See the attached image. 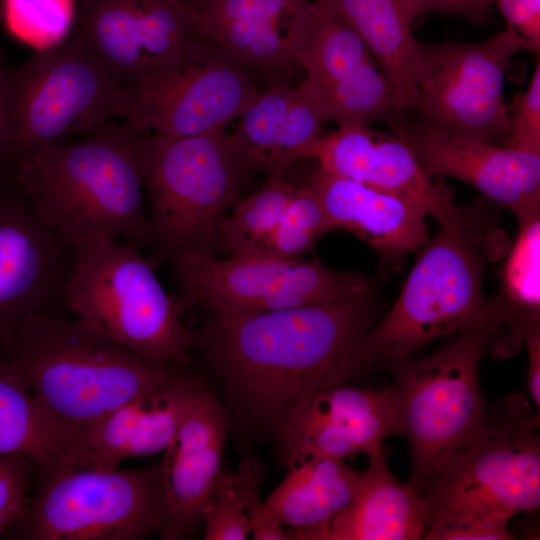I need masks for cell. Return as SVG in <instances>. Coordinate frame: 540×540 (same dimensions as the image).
<instances>
[{"label": "cell", "mask_w": 540, "mask_h": 540, "mask_svg": "<svg viewBox=\"0 0 540 540\" xmlns=\"http://www.w3.org/2000/svg\"><path fill=\"white\" fill-rule=\"evenodd\" d=\"M369 295L231 321L211 316L193 329L192 350L219 381L236 439L270 436L308 396L360 375V347L372 323Z\"/></svg>", "instance_id": "1"}, {"label": "cell", "mask_w": 540, "mask_h": 540, "mask_svg": "<svg viewBox=\"0 0 540 540\" xmlns=\"http://www.w3.org/2000/svg\"><path fill=\"white\" fill-rule=\"evenodd\" d=\"M38 400L65 438L70 466L78 440L120 406L169 383L188 365L150 360L87 322L31 314L0 361Z\"/></svg>", "instance_id": "2"}, {"label": "cell", "mask_w": 540, "mask_h": 540, "mask_svg": "<svg viewBox=\"0 0 540 540\" xmlns=\"http://www.w3.org/2000/svg\"><path fill=\"white\" fill-rule=\"evenodd\" d=\"M140 131L110 123L16 158L14 181L42 221L73 247L119 240L150 247Z\"/></svg>", "instance_id": "3"}, {"label": "cell", "mask_w": 540, "mask_h": 540, "mask_svg": "<svg viewBox=\"0 0 540 540\" xmlns=\"http://www.w3.org/2000/svg\"><path fill=\"white\" fill-rule=\"evenodd\" d=\"M485 198L461 206L458 222L439 226L422 246L387 315L360 347L365 368L391 370L431 342L451 338L484 320L493 309L483 273L496 251L495 213Z\"/></svg>", "instance_id": "4"}, {"label": "cell", "mask_w": 540, "mask_h": 540, "mask_svg": "<svg viewBox=\"0 0 540 540\" xmlns=\"http://www.w3.org/2000/svg\"><path fill=\"white\" fill-rule=\"evenodd\" d=\"M139 148L152 232L148 259L156 267L186 254L213 255L221 222L250 176L228 134L169 139L140 131Z\"/></svg>", "instance_id": "5"}, {"label": "cell", "mask_w": 540, "mask_h": 540, "mask_svg": "<svg viewBox=\"0 0 540 540\" xmlns=\"http://www.w3.org/2000/svg\"><path fill=\"white\" fill-rule=\"evenodd\" d=\"M496 320L493 303L484 320L449 338L432 354L411 357L391 369L398 434L407 437L411 454L407 484L420 496L484 425L487 407L479 365Z\"/></svg>", "instance_id": "6"}, {"label": "cell", "mask_w": 540, "mask_h": 540, "mask_svg": "<svg viewBox=\"0 0 540 540\" xmlns=\"http://www.w3.org/2000/svg\"><path fill=\"white\" fill-rule=\"evenodd\" d=\"M128 241L97 240L74 247L62 305L140 355L169 365H189L193 329L183 305L168 294L155 266Z\"/></svg>", "instance_id": "7"}, {"label": "cell", "mask_w": 540, "mask_h": 540, "mask_svg": "<svg viewBox=\"0 0 540 540\" xmlns=\"http://www.w3.org/2000/svg\"><path fill=\"white\" fill-rule=\"evenodd\" d=\"M28 510L10 538L139 540L170 515L166 454L133 469L65 467L35 473Z\"/></svg>", "instance_id": "8"}, {"label": "cell", "mask_w": 540, "mask_h": 540, "mask_svg": "<svg viewBox=\"0 0 540 540\" xmlns=\"http://www.w3.org/2000/svg\"><path fill=\"white\" fill-rule=\"evenodd\" d=\"M539 427V415L519 393L487 408L480 432L450 458L426 490L429 521L436 517L510 520L537 509Z\"/></svg>", "instance_id": "9"}, {"label": "cell", "mask_w": 540, "mask_h": 540, "mask_svg": "<svg viewBox=\"0 0 540 540\" xmlns=\"http://www.w3.org/2000/svg\"><path fill=\"white\" fill-rule=\"evenodd\" d=\"M124 84L72 33L8 77L5 151L15 158L121 120Z\"/></svg>", "instance_id": "10"}, {"label": "cell", "mask_w": 540, "mask_h": 540, "mask_svg": "<svg viewBox=\"0 0 540 540\" xmlns=\"http://www.w3.org/2000/svg\"><path fill=\"white\" fill-rule=\"evenodd\" d=\"M183 307L197 305L231 321L264 312L352 299L370 293L368 277L309 260L192 253L170 261Z\"/></svg>", "instance_id": "11"}, {"label": "cell", "mask_w": 540, "mask_h": 540, "mask_svg": "<svg viewBox=\"0 0 540 540\" xmlns=\"http://www.w3.org/2000/svg\"><path fill=\"white\" fill-rule=\"evenodd\" d=\"M416 86L424 123L450 135L496 144L509 133L504 97L511 60L531 52L511 26L478 42L417 46Z\"/></svg>", "instance_id": "12"}, {"label": "cell", "mask_w": 540, "mask_h": 540, "mask_svg": "<svg viewBox=\"0 0 540 540\" xmlns=\"http://www.w3.org/2000/svg\"><path fill=\"white\" fill-rule=\"evenodd\" d=\"M259 94L245 68L211 42L125 84L121 122L169 139L209 134L226 130Z\"/></svg>", "instance_id": "13"}, {"label": "cell", "mask_w": 540, "mask_h": 540, "mask_svg": "<svg viewBox=\"0 0 540 540\" xmlns=\"http://www.w3.org/2000/svg\"><path fill=\"white\" fill-rule=\"evenodd\" d=\"M72 34L122 84L211 43L199 11L185 0H83Z\"/></svg>", "instance_id": "14"}, {"label": "cell", "mask_w": 540, "mask_h": 540, "mask_svg": "<svg viewBox=\"0 0 540 540\" xmlns=\"http://www.w3.org/2000/svg\"><path fill=\"white\" fill-rule=\"evenodd\" d=\"M398 434L390 386L381 390L343 382L313 393L286 412L271 437L278 458L289 469L308 458L346 460L383 449Z\"/></svg>", "instance_id": "15"}, {"label": "cell", "mask_w": 540, "mask_h": 540, "mask_svg": "<svg viewBox=\"0 0 540 540\" xmlns=\"http://www.w3.org/2000/svg\"><path fill=\"white\" fill-rule=\"evenodd\" d=\"M73 259L21 191L0 197V361L26 317L62 305Z\"/></svg>", "instance_id": "16"}, {"label": "cell", "mask_w": 540, "mask_h": 540, "mask_svg": "<svg viewBox=\"0 0 540 540\" xmlns=\"http://www.w3.org/2000/svg\"><path fill=\"white\" fill-rule=\"evenodd\" d=\"M387 122L428 175L466 182L517 219L540 210V156L450 135L396 115Z\"/></svg>", "instance_id": "17"}, {"label": "cell", "mask_w": 540, "mask_h": 540, "mask_svg": "<svg viewBox=\"0 0 540 540\" xmlns=\"http://www.w3.org/2000/svg\"><path fill=\"white\" fill-rule=\"evenodd\" d=\"M312 158L323 170L388 193L432 216L439 225L452 226L460 218L461 208L449 187L434 182L394 135L377 134L368 126H339L318 139Z\"/></svg>", "instance_id": "18"}, {"label": "cell", "mask_w": 540, "mask_h": 540, "mask_svg": "<svg viewBox=\"0 0 540 540\" xmlns=\"http://www.w3.org/2000/svg\"><path fill=\"white\" fill-rule=\"evenodd\" d=\"M311 0H207L199 9L209 40L243 68L286 81L297 65Z\"/></svg>", "instance_id": "19"}, {"label": "cell", "mask_w": 540, "mask_h": 540, "mask_svg": "<svg viewBox=\"0 0 540 540\" xmlns=\"http://www.w3.org/2000/svg\"><path fill=\"white\" fill-rule=\"evenodd\" d=\"M229 432L227 409L205 383L165 451L171 508L160 539H189L202 524Z\"/></svg>", "instance_id": "20"}, {"label": "cell", "mask_w": 540, "mask_h": 540, "mask_svg": "<svg viewBox=\"0 0 540 540\" xmlns=\"http://www.w3.org/2000/svg\"><path fill=\"white\" fill-rule=\"evenodd\" d=\"M183 368L160 389L120 406L78 440L73 467L115 468L166 451L205 382Z\"/></svg>", "instance_id": "21"}, {"label": "cell", "mask_w": 540, "mask_h": 540, "mask_svg": "<svg viewBox=\"0 0 540 540\" xmlns=\"http://www.w3.org/2000/svg\"><path fill=\"white\" fill-rule=\"evenodd\" d=\"M305 186L319 200L330 230H347L369 244L380 255L383 273L396 270L427 241L426 215L388 193L320 166Z\"/></svg>", "instance_id": "22"}, {"label": "cell", "mask_w": 540, "mask_h": 540, "mask_svg": "<svg viewBox=\"0 0 540 540\" xmlns=\"http://www.w3.org/2000/svg\"><path fill=\"white\" fill-rule=\"evenodd\" d=\"M348 505L332 520L326 540H419L430 519L427 499L389 470L383 449L367 456Z\"/></svg>", "instance_id": "23"}, {"label": "cell", "mask_w": 540, "mask_h": 540, "mask_svg": "<svg viewBox=\"0 0 540 540\" xmlns=\"http://www.w3.org/2000/svg\"><path fill=\"white\" fill-rule=\"evenodd\" d=\"M359 471L344 460L308 458L291 468L265 500L289 539L326 540L334 517L350 502Z\"/></svg>", "instance_id": "24"}, {"label": "cell", "mask_w": 540, "mask_h": 540, "mask_svg": "<svg viewBox=\"0 0 540 540\" xmlns=\"http://www.w3.org/2000/svg\"><path fill=\"white\" fill-rule=\"evenodd\" d=\"M358 34L389 80L397 110L417 111V40L401 0H322Z\"/></svg>", "instance_id": "25"}, {"label": "cell", "mask_w": 540, "mask_h": 540, "mask_svg": "<svg viewBox=\"0 0 540 540\" xmlns=\"http://www.w3.org/2000/svg\"><path fill=\"white\" fill-rule=\"evenodd\" d=\"M517 220L518 234L492 298L497 323L488 349L497 358L517 353L526 331L540 325V210Z\"/></svg>", "instance_id": "26"}, {"label": "cell", "mask_w": 540, "mask_h": 540, "mask_svg": "<svg viewBox=\"0 0 540 540\" xmlns=\"http://www.w3.org/2000/svg\"><path fill=\"white\" fill-rule=\"evenodd\" d=\"M15 453L31 456L35 473L70 467L65 438L22 380L0 362V458Z\"/></svg>", "instance_id": "27"}, {"label": "cell", "mask_w": 540, "mask_h": 540, "mask_svg": "<svg viewBox=\"0 0 540 540\" xmlns=\"http://www.w3.org/2000/svg\"><path fill=\"white\" fill-rule=\"evenodd\" d=\"M297 60L306 71L303 84L313 98L342 86L371 60L358 34L322 0H313Z\"/></svg>", "instance_id": "28"}, {"label": "cell", "mask_w": 540, "mask_h": 540, "mask_svg": "<svg viewBox=\"0 0 540 540\" xmlns=\"http://www.w3.org/2000/svg\"><path fill=\"white\" fill-rule=\"evenodd\" d=\"M298 86L272 81L269 89L240 116L238 128L228 135L237 156L250 175L262 172L275 178L278 144L285 116Z\"/></svg>", "instance_id": "29"}, {"label": "cell", "mask_w": 540, "mask_h": 540, "mask_svg": "<svg viewBox=\"0 0 540 540\" xmlns=\"http://www.w3.org/2000/svg\"><path fill=\"white\" fill-rule=\"evenodd\" d=\"M297 187L268 179L257 192L237 201L221 222L219 241L232 256L268 257L271 236Z\"/></svg>", "instance_id": "30"}, {"label": "cell", "mask_w": 540, "mask_h": 540, "mask_svg": "<svg viewBox=\"0 0 540 540\" xmlns=\"http://www.w3.org/2000/svg\"><path fill=\"white\" fill-rule=\"evenodd\" d=\"M74 0H1L0 18L9 33L36 51L64 42L72 33Z\"/></svg>", "instance_id": "31"}, {"label": "cell", "mask_w": 540, "mask_h": 540, "mask_svg": "<svg viewBox=\"0 0 540 540\" xmlns=\"http://www.w3.org/2000/svg\"><path fill=\"white\" fill-rule=\"evenodd\" d=\"M330 227L315 194L297 187L276 226L268 246V257L299 259Z\"/></svg>", "instance_id": "32"}, {"label": "cell", "mask_w": 540, "mask_h": 540, "mask_svg": "<svg viewBox=\"0 0 540 540\" xmlns=\"http://www.w3.org/2000/svg\"><path fill=\"white\" fill-rule=\"evenodd\" d=\"M265 469L254 456H245L236 473L228 472L229 485L249 518L255 540H288L289 536L267 511L260 497Z\"/></svg>", "instance_id": "33"}, {"label": "cell", "mask_w": 540, "mask_h": 540, "mask_svg": "<svg viewBox=\"0 0 540 540\" xmlns=\"http://www.w3.org/2000/svg\"><path fill=\"white\" fill-rule=\"evenodd\" d=\"M36 472L34 459L23 453L0 458V535L10 538L24 518Z\"/></svg>", "instance_id": "34"}, {"label": "cell", "mask_w": 540, "mask_h": 540, "mask_svg": "<svg viewBox=\"0 0 540 540\" xmlns=\"http://www.w3.org/2000/svg\"><path fill=\"white\" fill-rule=\"evenodd\" d=\"M202 524L206 540H242L251 533L249 518L229 485L228 471L221 469L217 477Z\"/></svg>", "instance_id": "35"}, {"label": "cell", "mask_w": 540, "mask_h": 540, "mask_svg": "<svg viewBox=\"0 0 540 540\" xmlns=\"http://www.w3.org/2000/svg\"><path fill=\"white\" fill-rule=\"evenodd\" d=\"M508 147L540 156V61L526 90L509 106Z\"/></svg>", "instance_id": "36"}, {"label": "cell", "mask_w": 540, "mask_h": 540, "mask_svg": "<svg viewBox=\"0 0 540 540\" xmlns=\"http://www.w3.org/2000/svg\"><path fill=\"white\" fill-rule=\"evenodd\" d=\"M509 519L503 517H436L429 521L426 540H510Z\"/></svg>", "instance_id": "37"}, {"label": "cell", "mask_w": 540, "mask_h": 540, "mask_svg": "<svg viewBox=\"0 0 540 540\" xmlns=\"http://www.w3.org/2000/svg\"><path fill=\"white\" fill-rule=\"evenodd\" d=\"M408 20L426 13H438L462 17L476 25L485 24L494 0H401Z\"/></svg>", "instance_id": "38"}, {"label": "cell", "mask_w": 540, "mask_h": 540, "mask_svg": "<svg viewBox=\"0 0 540 540\" xmlns=\"http://www.w3.org/2000/svg\"><path fill=\"white\" fill-rule=\"evenodd\" d=\"M507 25L514 28L529 44L531 52L540 51V6L529 0H494Z\"/></svg>", "instance_id": "39"}, {"label": "cell", "mask_w": 540, "mask_h": 540, "mask_svg": "<svg viewBox=\"0 0 540 540\" xmlns=\"http://www.w3.org/2000/svg\"><path fill=\"white\" fill-rule=\"evenodd\" d=\"M528 351L527 390L537 409L540 406V325L530 327L524 341Z\"/></svg>", "instance_id": "40"}, {"label": "cell", "mask_w": 540, "mask_h": 540, "mask_svg": "<svg viewBox=\"0 0 540 540\" xmlns=\"http://www.w3.org/2000/svg\"><path fill=\"white\" fill-rule=\"evenodd\" d=\"M9 122L8 77L0 65V156L5 152Z\"/></svg>", "instance_id": "41"}, {"label": "cell", "mask_w": 540, "mask_h": 540, "mask_svg": "<svg viewBox=\"0 0 540 540\" xmlns=\"http://www.w3.org/2000/svg\"><path fill=\"white\" fill-rule=\"evenodd\" d=\"M187 3H189L192 7H194L197 11L198 9L207 1V0H185Z\"/></svg>", "instance_id": "42"}]
</instances>
